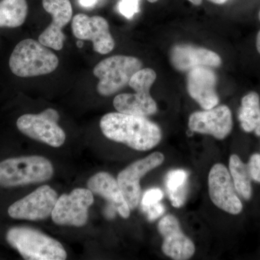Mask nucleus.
Returning <instances> with one entry per match:
<instances>
[{
  "label": "nucleus",
  "instance_id": "30",
  "mask_svg": "<svg viewBox=\"0 0 260 260\" xmlns=\"http://www.w3.org/2000/svg\"><path fill=\"white\" fill-rule=\"evenodd\" d=\"M77 45H78V47L82 48V47H83V43L82 42H78V43H77Z\"/></svg>",
  "mask_w": 260,
  "mask_h": 260
},
{
  "label": "nucleus",
  "instance_id": "25",
  "mask_svg": "<svg viewBox=\"0 0 260 260\" xmlns=\"http://www.w3.org/2000/svg\"><path fill=\"white\" fill-rule=\"evenodd\" d=\"M247 167L251 179L260 183V154L255 153L251 155Z\"/></svg>",
  "mask_w": 260,
  "mask_h": 260
},
{
  "label": "nucleus",
  "instance_id": "16",
  "mask_svg": "<svg viewBox=\"0 0 260 260\" xmlns=\"http://www.w3.org/2000/svg\"><path fill=\"white\" fill-rule=\"evenodd\" d=\"M216 83V75L210 68L200 67L188 72V93L205 110L218 104Z\"/></svg>",
  "mask_w": 260,
  "mask_h": 260
},
{
  "label": "nucleus",
  "instance_id": "18",
  "mask_svg": "<svg viewBox=\"0 0 260 260\" xmlns=\"http://www.w3.org/2000/svg\"><path fill=\"white\" fill-rule=\"evenodd\" d=\"M88 188L94 194L101 195L115 208L122 218H129L130 208L117 180L107 172H99L88 179Z\"/></svg>",
  "mask_w": 260,
  "mask_h": 260
},
{
  "label": "nucleus",
  "instance_id": "20",
  "mask_svg": "<svg viewBox=\"0 0 260 260\" xmlns=\"http://www.w3.org/2000/svg\"><path fill=\"white\" fill-rule=\"evenodd\" d=\"M26 0L0 1V28H16L21 26L28 15Z\"/></svg>",
  "mask_w": 260,
  "mask_h": 260
},
{
  "label": "nucleus",
  "instance_id": "12",
  "mask_svg": "<svg viewBox=\"0 0 260 260\" xmlns=\"http://www.w3.org/2000/svg\"><path fill=\"white\" fill-rule=\"evenodd\" d=\"M208 186L210 199L218 208L232 215L242 212V202L236 193L230 174L223 164H215L210 169Z\"/></svg>",
  "mask_w": 260,
  "mask_h": 260
},
{
  "label": "nucleus",
  "instance_id": "24",
  "mask_svg": "<svg viewBox=\"0 0 260 260\" xmlns=\"http://www.w3.org/2000/svg\"><path fill=\"white\" fill-rule=\"evenodd\" d=\"M164 197V192L158 188L149 189L143 195L142 199V207H148L156 204Z\"/></svg>",
  "mask_w": 260,
  "mask_h": 260
},
{
  "label": "nucleus",
  "instance_id": "8",
  "mask_svg": "<svg viewBox=\"0 0 260 260\" xmlns=\"http://www.w3.org/2000/svg\"><path fill=\"white\" fill-rule=\"evenodd\" d=\"M93 201V192L89 189L78 188L69 194H62L58 198L51 213L53 221L57 225L83 226Z\"/></svg>",
  "mask_w": 260,
  "mask_h": 260
},
{
  "label": "nucleus",
  "instance_id": "13",
  "mask_svg": "<svg viewBox=\"0 0 260 260\" xmlns=\"http://www.w3.org/2000/svg\"><path fill=\"white\" fill-rule=\"evenodd\" d=\"M43 8L52 17V22L39 36V42L45 47L60 51L64 47L65 35L63 28L73 17V7L70 0H42Z\"/></svg>",
  "mask_w": 260,
  "mask_h": 260
},
{
  "label": "nucleus",
  "instance_id": "26",
  "mask_svg": "<svg viewBox=\"0 0 260 260\" xmlns=\"http://www.w3.org/2000/svg\"><path fill=\"white\" fill-rule=\"evenodd\" d=\"M143 208L144 211L148 213V218L150 221L156 220L165 213V208L164 205L159 203L150 206L143 207Z\"/></svg>",
  "mask_w": 260,
  "mask_h": 260
},
{
  "label": "nucleus",
  "instance_id": "23",
  "mask_svg": "<svg viewBox=\"0 0 260 260\" xmlns=\"http://www.w3.org/2000/svg\"><path fill=\"white\" fill-rule=\"evenodd\" d=\"M140 0H121L119 10L121 14L128 19L133 18L139 12Z\"/></svg>",
  "mask_w": 260,
  "mask_h": 260
},
{
  "label": "nucleus",
  "instance_id": "27",
  "mask_svg": "<svg viewBox=\"0 0 260 260\" xmlns=\"http://www.w3.org/2000/svg\"><path fill=\"white\" fill-rule=\"evenodd\" d=\"M188 1L190 2L193 5L198 6V5H201L203 0H188ZM209 1L211 2V3H215V4L223 5L224 3H226L227 0H209Z\"/></svg>",
  "mask_w": 260,
  "mask_h": 260
},
{
  "label": "nucleus",
  "instance_id": "2",
  "mask_svg": "<svg viewBox=\"0 0 260 260\" xmlns=\"http://www.w3.org/2000/svg\"><path fill=\"white\" fill-rule=\"evenodd\" d=\"M59 58L39 41L27 39L15 46L9 59L13 74L20 78L48 75L58 68Z\"/></svg>",
  "mask_w": 260,
  "mask_h": 260
},
{
  "label": "nucleus",
  "instance_id": "11",
  "mask_svg": "<svg viewBox=\"0 0 260 260\" xmlns=\"http://www.w3.org/2000/svg\"><path fill=\"white\" fill-rule=\"evenodd\" d=\"M72 30L77 39L91 41L93 50L99 54H109L115 47L109 23L103 17H89L83 13L77 14L72 22Z\"/></svg>",
  "mask_w": 260,
  "mask_h": 260
},
{
  "label": "nucleus",
  "instance_id": "28",
  "mask_svg": "<svg viewBox=\"0 0 260 260\" xmlns=\"http://www.w3.org/2000/svg\"><path fill=\"white\" fill-rule=\"evenodd\" d=\"M97 3V0H80V4L84 8L93 7Z\"/></svg>",
  "mask_w": 260,
  "mask_h": 260
},
{
  "label": "nucleus",
  "instance_id": "29",
  "mask_svg": "<svg viewBox=\"0 0 260 260\" xmlns=\"http://www.w3.org/2000/svg\"><path fill=\"white\" fill-rule=\"evenodd\" d=\"M256 49H257L258 52L260 54V30L258 32L257 37H256Z\"/></svg>",
  "mask_w": 260,
  "mask_h": 260
},
{
  "label": "nucleus",
  "instance_id": "10",
  "mask_svg": "<svg viewBox=\"0 0 260 260\" xmlns=\"http://www.w3.org/2000/svg\"><path fill=\"white\" fill-rule=\"evenodd\" d=\"M164 160V154L155 152L130 164L119 173L117 181L130 210L135 209L139 204L141 196L140 179L147 173L161 165Z\"/></svg>",
  "mask_w": 260,
  "mask_h": 260
},
{
  "label": "nucleus",
  "instance_id": "6",
  "mask_svg": "<svg viewBox=\"0 0 260 260\" xmlns=\"http://www.w3.org/2000/svg\"><path fill=\"white\" fill-rule=\"evenodd\" d=\"M143 63L134 56L115 55L95 65L93 75L99 80L98 93L102 96L115 94L129 84L130 79L142 69Z\"/></svg>",
  "mask_w": 260,
  "mask_h": 260
},
{
  "label": "nucleus",
  "instance_id": "22",
  "mask_svg": "<svg viewBox=\"0 0 260 260\" xmlns=\"http://www.w3.org/2000/svg\"><path fill=\"white\" fill-rule=\"evenodd\" d=\"M229 170L234 181L236 191L244 199L251 196V177L247 166L237 155H232L229 160Z\"/></svg>",
  "mask_w": 260,
  "mask_h": 260
},
{
  "label": "nucleus",
  "instance_id": "9",
  "mask_svg": "<svg viewBox=\"0 0 260 260\" xmlns=\"http://www.w3.org/2000/svg\"><path fill=\"white\" fill-rule=\"evenodd\" d=\"M57 201V193L51 186L38 188L8 208L12 218L19 220H44L50 216Z\"/></svg>",
  "mask_w": 260,
  "mask_h": 260
},
{
  "label": "nucleus",
  "instance_id": "3",
  "mask_svg": "<svg viewBox=\"0 0 260 260\" xmlns=\"http://www.w3.org/2000/svg\"><path fill=\"white\" fill-rule=\"evenodd\" d=\"M6 239L25 259L64 260L68 256L61 243L30 228H12Z\"/></svg>",
  "mask_w": 260,
  "mask_h": 260
},
{
  "label": "nucleus",
  "instance_id": "1",
  "mask_svg": "<svg viewBox=\"0 0 260 260\" xmlns=\"http://www.w3.org/2000/svg\"><path fill=\"white\" fill-rule=\"evenodd\" d=\"M103 134L140 151H147L160 143L161 130L146 117L120 112L109 113L100 121Z\"/></svg>",
  "mask_w": 260,
  "mask_h": 260
},
{
  "label": "nucleus",
  "instance_id": "17",
  "mask_svg": "<svg viewBox=\"0 0 260 260\" xmlns=\"http://www.w3.org/2000/svg\"><path fill=\"white\" fill-rule=\"evenodd\" d=\"M170 59L174 68L180 72H189L200 67L218 68L222 64L221 58L214 51L187 44L173 47Z\"/></svg>",
  "mask_w": 260,
  "mask_h": 260
},
{
  "label": "nucleus",
  "instance_id": "19",
  "mask_svg": "<svg viewBox=\"0 0 260 260\" xmlns=\"http://www.w3.org/2000/svg\"><path fill=\"white\" fill-rule=\"evenodd\" d=\"M239 119L244 131L254 132L260 136V99L256 92H250L243 97Z\"/></svg>",
  "mask_w": 260,
  "mask_h": 260
},
{
  "label": "nucleus",
  "instance_id": "31",
  "mask_svg": "<svg viewBox=\"0 0 260 260\" xmlns=\"http://www.w3.org/2000/svg\"><path fill=\"white\" fill-rule=\"evenodd\" d=\"M148 1L149 2V3H156V2H158V0H148Z\"/></svg>",
  "mask_w": 260,
  "mask_h": 260
},
{
  "label": "nucleus",
  "instance_id": "14",
  "mask_svg": "<svg viewBox=\"0 0 260 260\" xmlns=\"http://www.w3.org/2000/svg\"><path fill=\"white\" fill-rule=\"evenodd\" d=\"M189 127L194 133L210 135L216 139L223 140L232 132V112L227 106L222 105L194 112L189 116Z\"/></svg>",
  "mask_w": 260,
  "mask_h": 260
},
{
  "label": "nucleus",
  "instance_id": "5",
  "mask_svg": "<svg viewBox=\"0 0 260 260\" xmlns=\"http://www.w3.org/2000/svg\"><path fill=\"white\" fill-rule=\"evenodd\" d=\"M156 80V73L153 69L140 70L130 79V88L135 93H122L114 99V107L123 114L138 116L153 115L158 110L157 104L150 94V88Z\"/></svg>",
  "mask_w": 260,
  "mask_h": 260
},
{
  "label": "nucleus",
  "instance_id": "7",
  "mask_svg": "<svg viewBox=\"0 0 260 260\" xmlns=\"http://www.w3.org/2000/svg\"><path fill=\"white\" fill-rule=\"evenodd\" d=\"M59 119L57 111L47 109L39 114H26L20 116L16 125L20 133L31 139L59 148L66 140L64 130L58 125Z\"/></svg>",
  "mask_w": 260,
  "mask_h": 260
},
{
  "label": "nucleus",
  "instance_id": "21",
  "mask_svg": "<svg viewBox=\"0 0 260 260\" xmlns=\"http://www.w3.org/2000/svg\"><path fill=\"white\" fill-rule=\"evenodd\" d=\"M165 184L173 206H183L187 194L188 173L183 169L170 171L166 177Z\"/></svg>",
  "mask_w": 260,
  "mask_h": 260
},
{
  "label": "nucleus",
  "instance_id": "32",
  "mask_svg": "<svg viewBox=\"0 0 260 260\" xmlns=\"http://www.w3.org/2000/svg\"><path fill=\"white\" fill-rule=\"evenodd\" d=\"M259 21H260V10H259Z\"/></svg>",
  "mask_w": 260,
  "mask_h": 260
},
{
  "label": "nucleus",
  "instance_id": "15",
  "mask_svg": "<svg viewBox=\"0 0 260 260\" xmlns=\"http://www.w3.org/2000/svg\"><path fill=\"white\" fill-rule=\"evenodd\" d=\"M158 229L164 239L162 250L165 255L175 260L189 259L194 255V243L182 232L175 217H164L159 221Z\"/></svg>",
  "mask_w": 260,
  "mask_h": 260
},
{
  "label": "nucleus",
  "instance_id": "4",
  "mask_svg": "<svg viewBox=\"0 0 260 260\" xmlns=\"http://www.w3.org/2000/svg\"><path fill=\"white\" fill-rule=\"evenodd\" d=\"M54 173L51 162L38 155L8 158L0 162V186L14 187L50 179Z\"/></svg>",
  "mask_w": 260,
  "mask_h": 260
}]
</instances>
